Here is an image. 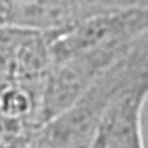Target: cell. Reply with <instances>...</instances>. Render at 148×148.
I'll return each mask as SVG.
<instances>
[{"instance_id":"6da1fadb","label":"cell","mask_w":148,"mask_h":148,"mask_svg":"<svg viewBox=\"0 0 148 148\" xmlns=\"http://www.w3.org/2000/svg\"><path fill=\"white\" fill-rule=\"evenodd\" d=\"M148 62V39L137 43L93 86L39 129L25 134L27 148H89L112 98Z\"/></svg>"},{"instance_id":"7a4b0ae2","label":"cell","mask_w":148,"mask_h":148,"mask_svg":"<svg viewBox=\"0 0 148 148\" xmlns=\"http://www.w3.org/2000/svg\"><path fill=\"white\" fill-rule=\"evenodd\" d=\"M148 0H0V25L61 34L88 20Z\"/></svg>"},{"instance_id":"3957f363","label":"cell","mask_w":148,"mask_h":148,"mask_svg":"<svg viewBox=\"0 0 148 148\" xmlns=\"http://www.w3.org/2000/svg\"><path fill=\"white\" fill-rule=\"evenodd\" d=\"M148 98V62L116 93L89 148H145L141 112Z\"/></svg>"},{"instance_id":"277c9868","label":"cell","mask_w":148,"mask_h":148,"mask_svg":"<svg viewBox=\"0 0 148 148\" xmlns=\"http://www.w3.org/2000/svg\"><path fill=\"white\" fill-rule=\"evenodd\" d=\"M52 32L0 25V82L45 79L52 64Z\"/></svg>"},{"instance_id":"5b68a950","label":"cell","mask_w":148,"mask_h":148,"mask_svg":"<svg viewBox=\"0 0 148 148\" xmlns=\"http://www.w3.org/2000/svg\"><path fill=\"white\" fill-rule=\"evenodd\" d=\"M0 136H2V137H13V136H16L11 121H9L7 116H5L4 105H2V97H0Z\"/></svg>"},{"instance_id":"8992f818","label":"cell","mask_w":148,"mask_h":148,"mask_svg":"<svg viewBox=\"0 0 148 148\" xmlns=\"http://www.w3.org/2000/svg\"><path fill=\"white\" fill-rule=\"evenodd\" d=\"M2 139H4V137H2V136H0V143H2Z\"/></svg>"}]
</instances>
